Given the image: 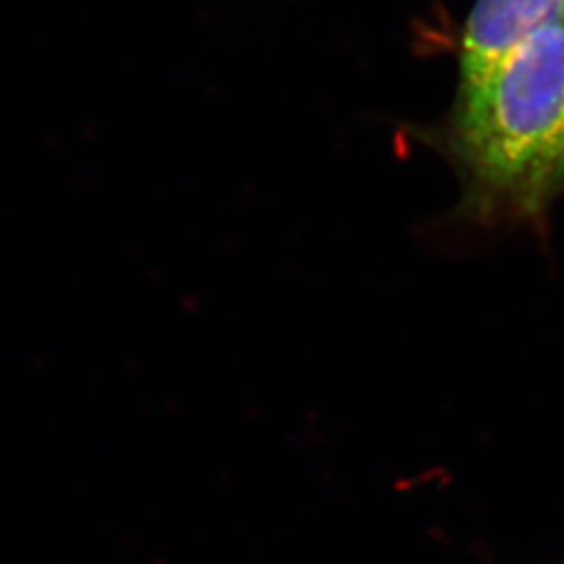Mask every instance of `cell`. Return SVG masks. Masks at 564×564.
Instances as JSON below:
<instances>
[{
  "instance_id": "obj_1",
  "label": "cell",
  "mask_w": 564,
  "mask_h": 564,
  "mask_svg": "<svg viewBox=\"0 0 564 564\" xmlns=\"http://www.w3.org/2000/svg\"><path fill=\"white\" fill-rule=\"evenodd\" d=\"M564 142V23L540 30L460 95L454 147L485 193L535 212L554 195Z\"/></svg>"
},
{
  "instance_id": "obj_2",
  "label": "cell",
  "mask_w": 564,
  "mask_h": 564,
  "mask_svg": "<svg viewBox=\"0 0 564 564\" xmlns=\"http://www.w3.org/2000/svg\"><path fill=\"white\" fill-rule=\"evenodd\" d=\"M564 23V0H477L460 44L458 97L479 88L521 44Z\"/></svg>"
},
{
  "instance_id": "obj_3",
  "label": "cell",
  "mask_w": 564,
  "mask_h": 564,
  "mask_svg": "<svg viewBox=\"0 0 564 564\" xmlns=\"http://www.w3.org/2000/svg\"><path fill=\"white\" fill-rule=\"evenodd\" d=\"M564 188V142L563 153H561V160H558V167H556V176H554V193Z\"/></svg>"
},
{
  "instance_id": "obj_4",
  "label": "cell",
  "mask_w": 564,
  "mask_h": 564,
  "mask_svg": "<svg viewBox=\"0 0 564 564\" xmlns=\"http://www.w3.org/2000/svg\"><path fill=\"white\" fill-rule=\"evenodd\" d=\"M556 564H564V561H563V563H556Z\"/></svg>"
}]
</instances>
